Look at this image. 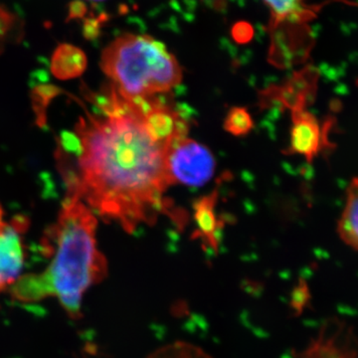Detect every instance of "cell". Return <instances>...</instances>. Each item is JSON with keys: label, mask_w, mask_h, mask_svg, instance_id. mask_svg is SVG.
<instances>
[{"label": "cell", "mask_w": 358, "mask_h": 358, "mask_svg": "<svg viewBox=\"0 0 358 358\" xmlns=\"http://www.w3.org/2000/svg\"><path fill=\"white\" fill-rule=\"evenodd\" d=\"M148 358H211L197 346L189 343H176L164 346Z\"/></svg>", "instance_id": "cell-14"}, {"label": "cell", "mask_w": 358, "mask_h": 358, "mask_svg": "<svg viewBox=\"0 0 358 358\" xmlns=\"http://www.w3.org/2000/svg\"><path fill=\"white\" fill-rule=\"evenodd\" d=\"M208 1H212V2H213V1H215V0H208Z\"/></svg>", "instance_id": "cell-17"}, {"label": "cell", "mask_w": 358, "mask_h": 358, "mask_svg": "<svg viewBox=\"0 0 358 358\" xmlns=\"http://www.w3.org/2000/svg\"><path fill=\"white\" fill-rule=\"evenodd\" d=\"M14 25L15 16L9 13L8 9L0 6V43L6 40Z\"/></svg>", "instance_id": "cell-15"}, {"label": "cell", "mask_w": 358, "mask_h": 358, "mask_svg": "<svg viewBox=\"0 0 358 358\" xmlns=\"http://www.w3.org/2000/svg\"><path fill=\"white\" fill-rule=\"evenodd\" d=\"M336 230L343 243L358 252V178H352L346 188L345 207Z\"/></svg>", "instance_id": "cell-11"}, {"label": "cell", "mask_w": 358, "mask_h": 358, "mask_svg": "<svg viewBox=\"0 0 358 358\" xmlns=\"http://www.w3.org/2000/svg\"><path fill=\"white\" fill-rule=\"evenodd\" d=\"M96 219L81 199L68 195L44 238V248L53 260L41 274L27 275L14 284L13 296L23 303H35L56 296L73 319L81 313L82 299L92 285L107 273L105 257L96 248Z\"/></svg>", "instance_id": "cell-2"}, {"label": "cell", "mask_w": 358, "mask_h": 358, "mask_svg": "<svg viewBox=\"0 0 358 358\" xmlns=\"http://www.w3.org/2000/svg\"><path fill=\"white\" fill-rule=\"evenodd\" d=\"M89 1L101 2V1H105V0H89Z\"/></svg>", "instance_id": "cell-16"}, {"label": "cell", "mask_w": 358, "mask_h": 358, "mask_svg": "<svg viewBox=\"0 0 358 358\" xmlns=\"http://www.w3.org/2000/svg\"><path fill=\"white\" fill-rule=\"evenodd\" d=\"M223 128L232 136H247L253 129L254 122L245 108L234 107L226 115Z\"/></svg>", "instance_id": "cell-13"}, {"label": "cell", "mask_w": 358, "mask_h": 358, "mask_svg": "<svg viewBox=\"0 0 358 358\" xmlns=\"http://www.w3.org/2000/svg\"><path fill=\"white\" fill-rule=\"evenodd\" d=\"M270 11V60L286 68L303 60L310 50V21L315 17L308 0H262Z\"/></svg>", "instance_id": "cell-4"}, {"label": "cell", "mask_w": 358, "mask_h": 358, "mask_svg": "<svg viewBox=\"0 0 358 358\" xmlns=\"http://www.w3.org/2000/svg\"><path fill=\"white\" fill-rule=\"evenodd\" d=\"M86 54L71 44L59 45L51 60V71L59 80H70L80 77L86 70Z\"/></svg>", "instance_id": "cell-12"}, {"label": "cell", "mask_w": 358, "mask_h": 358, "mask_svg": "<svg viewBox=\"0 0 358 358\" xmlns=\"http://www.w3.org/2000/svg\"><path fill=\"white\" fill-rule=\"evenodd\" d=\"M103 72L127 98L167 93L182 80V69L166 45L147 34L124 33L105 49Z\"/></svg>", "instance_id": "cell-3"}, {"label": "cell", "mask_w": 358, "mask_h": 358, "mask_svg": "<svg viewBox=\"0 0 358 358\" xmlns=\"http://www.w3.org/2000/svg\"><path fill=\"white\" fill-rule=\"evenodd\" d=\"M0 206V291L15 282L24 266V244L22 234L28 226L23 216L10 221L4 218Z\"/></svg>", "instance_id": "cell-8"}, {"label": "cell", "mask_w": 358, "mask_h": 358, "mask_svg": "<svg viewBox=\"0 0 358 358\" xmlns=\"http://www.w3.org/2000/svg\"><path fill=\"white\" fill-rule=\"evenodd\" d=\"M218 201V192L214 190L210 194L200 197L193 202L194 220L196 230L193 239H199L203 247L217 252L219 248L218 233L222 227V222L216 216V203Z\"/></svg>", "instance_id": "cell-10"}, {"label": "cell", "mask_w": 358, "mask_h": 358, "mask_svg": "<svg viewBox=\"0 0 358 358\" xmlns=\"http://www.w3.org/2000/svg\"><path fill=\"white\" fill-rule=\"evenodd\" d=\"M128 102L122 114L80 117L77 169H64V174L68 195L133 233L171 208L164 194L174 182L169 148L152 140Z\"/></svg>", "instance_id": "cell-1"}, {"label": "cell", "mask_w": 358, "mask_h": 358, "mask_svg": "<svg viewBox=\"0 0 358 358\" xmlns=\"http://www.w3.org/2000/svg\"><path fill=\"white\" fill-rule=\"evenodd\" d=\"M319 122L303 109L293 110V126L288 154L305 155L312 160L322 147Z\"/></svg>", "instance_id": "cell-9"}, {"label": "cell", "mask_w": 358, "mask_h": 358, "mask_svg": "<svg viewBox=\"0 0 358 358\" xmlns=\"http://www.w3.org/2000/svg\"><path fill=\"white\" fill-rule=\"evenodd\" d=\"M296 358H358L357 334L345 320H327Z\"/></svg>", "instance_id": "cell-7"}, {"label": "cell", "mask_w": 358, "mask_h": 358, "mask_svg": "<svg viewBox=\"0 0 358 358\" xmlns=\"http://www.w3.org/2000/svg\"><path fill=\"white\" fill-rule=\"evenodd\" d=\"M129 99L134 114L157 143L171 150L174 143L187 138L189 124L173 103L157 96Z\"/></svg>", "instance_id": "cell-5"}, {"label": "cell", "mask_w": 358, "mask_h": 358, "mask_svg": "<svg viewBox=\"0 0 358 358\" xmlns=\"http://www.w3.org/2000/svg\"><path fill=\"white\" fill-rule=\"evenodd\" d=\"M167 166L174 185L202 186L210 180L216 162L210 150L185 138L174 143L167 155Z\"/></svg>", "instance_id": "cell-6"}]
</instances>
